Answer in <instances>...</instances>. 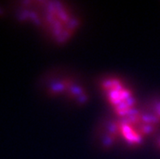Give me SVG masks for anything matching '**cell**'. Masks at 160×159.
Returning <instances> with one entry per match:
<instances>
[{
    "instance_id": "6da1fadb",
    "label": "cell",
    "mask_w": 160,
    "mask_h": 159,
    "mask_svg": "<svg viewBox=\"0 0 160 159\" xmlns=\"http://www.w3.org/2000/svg\"><path fill=\"white\" fill-rule=\"evenodd\" d=\"M42 24L59 42L68 40L78 26L75 16L61 2H47L42 7Z\"/></svg>"
},
{
    "instance_id": "277c9868",
    "label": "cell",
    "mask_w": 160,
    "mask_h": 159,
    "mask_svg": "<svg viewBox=\"0 0 160 159\" xmlns=\"http://www.w3.org/2000/svg\"><path fill=\"white\" fill-rule=\"evenodd\" d=\"M158 143H159V147H160V141H159V142H158Z\"/></svg>"
},
{
    "instance_id": "7a4b0ae2",
    "label": "cell",
    "mask_w": 160,
    "mask_h": 159,
    "mask_svg": "<svg viewBox=\"0 0 160 159\" xmlns=\"http://www.w3.org/2000/svg\"><path fill=\"white\" fill-rule=\"evenodd\" d=\"M102 90L114 113L124 118L136 111V99L133 92L119 78L109 77L102 81Z\"/></svg>"
},
{
    "instance_id": "3957f363",
    "label": "cell",
    "mask_w": 160,
    "mask_h": 159,
    "mask_svg": "<svg viewBox=\"0 0 160 159\" xmlns=\"http://www.w3.org/2000/svg\"><path fill=\"white\" fill-rule=\"evenodd\" d=\"M154 111L152 115L154 118H156L157 120L160 121V102L155 104V107H154Z\"/></svg>"
}]
</instances>
